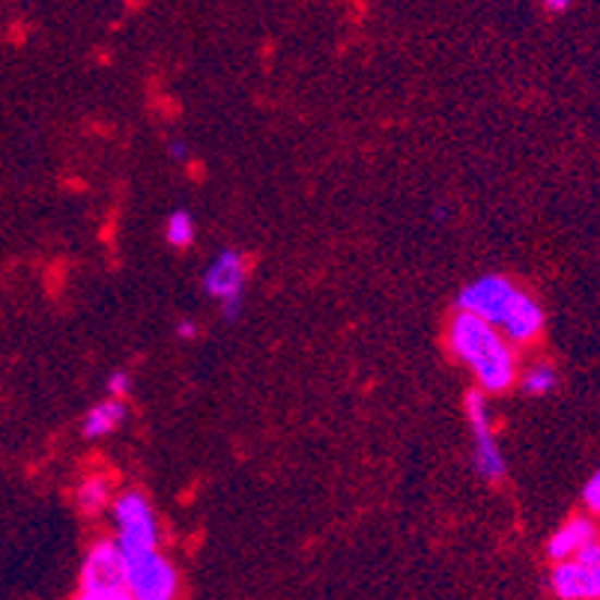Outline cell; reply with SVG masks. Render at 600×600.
I'll return each instance as SVG.
<instances>
[{"instance_id": "5b68a950", "label": "cell", "mask_w": 600, "mask_h": 600, "mask_svg": "<svg viewBox=\"0 0 600 600\" xmlns=\"http://www.w3.org/2000/svg\"><path fill=\"white\" fill-rule=\"evenodd\" d=\"M466 418L475 437V473L485 481H499L505 475V457L497 445L493 428H490V406H487V392L466 394Z\"/></svg>"}, {"instance_id": "277c9868", "label": "cell", "mask_w": 600, "mask_h": 600, "mask_svg": "<svg viewBox=\"0 0 600 600\" xmlns=\"http://www.w3.org/2000/svg\"><path fill=\"white\" fill-rule=\"evenodd\" d=\"M245 275H248V266H245V257L240 252H221L209 269L204 272V290H207L212 299L221 302V314L228 320H236L240 311H243V290H245Z\"/></svg>"}, {"instance_id": "3957f363", "label": "cell", "mask_w": 600, "mask_h": 600, "mask_svg": "<svg viewBox=\"0 0 600 600\" xmlns=\"http://www.w3.org/2000/svg\"><path fill=\"white\" fill-rule=\"evenodd\" d=\"M78 598L82 600H132L128 589L126 559L117 541L93 543L82 565L78 579Z\"/></svg>"}, {"instance_id": "ac0fdd59", "label": "cell", "mask_w": 600, "mask_h": 600, "mask_svg": "<svg viewBox=\"0 0 600 600\" xmlns=\"http://www.w3.org/2000/svg\"><path fill=\"white\" fill-rule=\"evenodd\" d=\"M176 335L183 338V341H195V338H197V323H192V320H183V323L176 326Z\"/></svg>"}, {"instance_id": "2e32d148", "label": "cell", "mask_w": 600, "mask_h": 600, "mask_svg": "<svg viewBox=\"0 0 600 600\" xmlns=\"http://www.w3.org/2000/svg\"><path fill=\"white\" fill-rule=\"evenodd\" d=\"M128 389H132V380H128L126 370H117V374L108 377V394H111V397H120V401H123L128 394Z\"/></svg>"}, {"instance_id": "8fae6325", "label": "cell", "mask_w": 600, "mask_h": 600, "mask_svg": "<svg viewBox=\"0 0 600 600\" xmlns=\"http://www.w3.org/2000/svg\"><path fill=\"white\" fill-rule=\"evenodd\" d=\"M123 418H126V406H123V401L120 397H111V401H102V404H96L84 416V437L87 439H99V437H108L111 430H117L120 425H123Z\"/></svg>"}, {"instance_id": "5bb4252c", "label": "cell", "mask_w": 600, "mask_h": 600, "mask_svg": "<svg viewBox=\"0 0 600 600\" xmlns=\"http://www.w3.org/2000/svg\"><path fill=\"white\" fill-rule=\"evenodd\" d=\"M555 389V370L553 365H535V368L526 370L523 377V392L526 394H550Z\"/></svg>"}, {"instance_id": "ffe728a7", "label": "cell", "mask_w": 600, "mask_h": 600, "mask_svg": "<svg viewBox=\"0 0 600 600\" xmlns=\"http://www.w3.org/2000/svg\"><path fill=\"white\" fill-rule=\"evenodd\" d=\"M171 156L176 159V162H183L185 156H188V147H185L183 140H173L171 144Z\"/></svg>"}, {"instance_id": "9c48e42d", "label": "cell", "mask_w": 600, "mask_h": 600, "mask_svg": "<svg viewBox=\"0 0 600 600\" xmlns=\"http://www.w3.org/2000/svg\"><path fill=\"white\" fill-rule=\"evenodd\" d=\"M591 541H598L595 523H591L589 517H574L567 519L565 526L550 538V543H547V555H550L553 562H565V559H574L583 547H589Z\"/></svg>"}, {"instance_id": "30bf717a", "label": "cell", "mask_w": 600, "mask_h": 600, "mask_svg": "<svg viewBox=\"0 0 600 600\" xmlns=\"http://www.w3.org/2000/svg\"><path fill=\"white\" fill-rule=\"evenodd\" d=\"M550 586L559 598L565 600H586L589 598V577H586V565L577 559H565V562H555Z\"/></svg>"}, {"instance_id": "8992f818", "label": "cell", "mask_w": 600, "mask_h": 600, "mask_svg": "<svg viewBox=\"0 0 600 600\" xmlns=\"http://www.w3.org/2000/svg\"><path fill=\"white\" fill-rule=\"evenodd\" d=\"M519 287H514L509 278L502 275H485L473 281L469 287H463L461 299V311H469L475 317H481L487 323L499 326L505 323V317H509L511 305L517 299Z\"/></svg>"}, {"instance_id": "6da1fadb", "label": "cell", "mask_w": 600, "mask_h": 600, "mask_svg": "<svg viewBox=\"0 0 600 600\" xmlns=\"http://www.w3.org/2000/svg\"><path fill=\"white\" fill-rule=\"evenodd\" d=\"M451 356L473 368L475 380L487 394H505L517 380V356L502 329L481 317L461 311L449 326Z\"/></svg>"}, {"instance_id": "4fadbf2b", "label": "cell", "mask_w": 600, "mask_h": 600, "mask_svg": "<svg viewBox=\"0 0 600 600\" xmlns=\"http://www.w3.org/2000/svg\"><path fill=\"white\" fill-rule=\"evenodd\" d=\"M164 240H168V245H173V248H188V245L195 243V219L185 212V209H176V212H171L168 216V221H164Z\"/></svg>"}, {"instance_id": "7a4b0ae2", "label": "cell", "mask_w": 600, "mask_h": 600, "mask_svg": "<svg viewBox=\"0 0 600 600\" xmlns=\"http://www.w3.org/2000/svg\"><path fill=\"white\" fill-rule=\"evenodd\" d=\"M123 559H126V574H128V589L135 600H171L180 589V577H176V567L164 559L156 547L147 543L123 541L117 538Z\"/></svg>"}, {"instance_id": "52a82bcc", "label": "cell", "mask_w": 600, "mask_h": 600, "mask_svg": "<svg viewBox=\"0 0 600 600\" xmlns=\"http://www.w3.org/2000/svg\"><path fill=\"white\" fill-rule=\"evenodd\" d=\"M111 514H114V523L123 541L159 547V523H156L152 505L140 493H123L114 502Z\"/></svg>"}, {"instance_id": "7c38bea8", "label": "cell", "mask_w": 600, "mask_h": 600, "mask_svg": "<svg viewBox=\"0 0 600 600\" xmlns=\"http://www.w3.org/2000/svg\"><path fill=\"white\" fill-rule=\"evenodd\" d=\"M78 509L84 514H99V511L108 509V502H111V481L105 478V475H90L87 481H82L78 487Z\"/></svg>"}, {"instance_id": "ba28073f", "label": "cell", "mask_w": 600, "mask_h": 600, "mask_svg": "<svg viewBox=\"0 0 600 600\" xmlns=\"http://www.w3.org/2000/svg\"><path fill=\"white\" fill-rule=\"evenodd\" d=\"M499 329H502V335L509 338L511 344H531L543 332L541 305L531 299L529 293L519 290L509 317H505V323L499 326Z\"/></svg>"}, {"instance_id": "e0dca14e", "label": "cell", "mask_w": 600, "mask_h": 600, "mask_svg": "<svg viewBox=\"0 0 600 600\" xmlns=\"http://www.w3.org/2000/svg\"><path fill=\"white\" fill-rule=\"evenodd\" d=\"M586 577H589V598L600 600V562L598 565H586Z\"/></svg>"}, {"instance_id": "d6986e66", "label": "cell", "mask_w": 600, "mask_h": 600, "mask_svg": "<svg viewBox=\"0 0 600 600\" xmlns=\"http://www.w3.org/2000/svg\"><path fill=\"white\" fill-rule=\"evenodd\" d=\"M541 3L550 12H565V10H571V3H574V0H541Z\"/></svg>"}, {"instance_id": "9a60e30c", "label": "cell", "mask_w": 600, "mask_h": 600, "mask_svg": "<svg viewBox=\"0 0 600 600\" xmlns=\"http://www.w3.org/2000/svg\"><path fill=\"white\" fill-rule=\"evenodd\" d=\"M583 502L591 514H600V469L589 478V485L583 490Z\"/></svg>"}]
</instances>
